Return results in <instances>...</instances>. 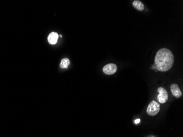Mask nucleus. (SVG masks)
Returning <instances> with one entry per match:
<instances>
[{
  "label": "nucleus",
  "mask_w": 183,
  "mask_h": 137,
  "mask_svg": "<svg viewBox=\"0 0 183 137\" xmlns=\"http://www.w3.org/2000/svg\"><path fill=\"white\" fill-rule=\"evenodd\" d=\"M140 122V119H137V120H136L135 121V123H136V124H138V123H139V122Z\"/></svg>",
  "instance_id": "1a4fd4ad"
},
{
  "label": "nucleus",
  "mask_w": 183,
  "mask_h": 137,
  "mask_svg": "<svg viewBox=\"0 0 183 137\" xmlns=\"http://www.w3.org/2000/svg\"><path fill=\"white\" fill-rule=\"evenodd\" d=\"M60 37H62V35H60Z\"/></svg>",
  "instance_id": "9d476101"
},
{
  "label": "nucleus",
  "mask_w": 183,
  "mask_h": 137,
  "mask_svg": "<svg viewBox=\"0 0 183 137\" xmlns=\"http://www.w3.org/2000/svg\"><path fill=\"white\" fill-rule=\"evenodd\" d=\"M70 60L68 58H64L61 60L60 64V66L62 68H68L69 65H70Z\"/></svg>",
  "instance_id": "6e6552de"
},
{
  "label": "nucleus",
  "mask_w": 183,
  "mask_h": 137,
  "mask_svg": "<svg viewBox=\"0 0 183 137\" xmlns=\"http://www.w3.org/2000/svg\"><path fill=\"white\" fill-rule=\"evenodd\" d=\"M174 62V55L169 49L165 48H162L156 53L155 66L158 71H167L172 68Z\"/></svg>",
  "instance_id": "f257e3e1"
},
{
  "label": "nucleus",
  "mask_w": 183,
  "mask_h": 137,
  "mask_svg": "<svg viewBox=\"0 0 183 137\" xmlns=\"http://www.w3.org/2000/svg\"><path fill=\"white\" fill-rule=\"evenodd\" d=\"M133 6L135 9L139 11H143L144 10V5L140 1L138 0H135L133 2Z\"/></svg>",
  "instance_id": "0eeeda50"
},
{
  "label": "nucleus",
  "mask_w": 183,
  "mask_h": 137,
  "mask_svg": "<svg viewBox=\"0 0 183 137\" xmlns=\"http://www.w3.org/2000/svg\"><path fill=\"white\" fill-rule=\"evenodd\" d=\"M157 90L159 93V95L157 96V99L158 101L162 104L165 103L168 98V94L167 90L162 87L158 88Z\"/></svg>",
  "instance_id": "7ed1b4c3"
},
{
  "label": "nucleus",
  "mask_w": 183,
  "mask_h": 137,
  "mask_svg": "<svg viewBox=\"0 0 183 137\" xmlns=\"http://www.w3.org/2000/svg\"><path fill=\"white\" fill-rule=\"evenodd\" d=\"M160 110V105L156 101H152L148 105L147 108V114L149 116H154L156 115Z\"/></svg>",
  "instance_id": "f03ea898"
},
{
  "label": "nucleus",
  "mask_w": 183,
  "mask_h": 137,
  "mask_svg": "<svg viewBox=\"0 0 183 137\" xmlns=\"http://www.w3.org/2000/svg\"><path fill=\"white\" fill-rule=\"evenodd\" d=\"M152 137V136H151V137Z\"/></svg>",
  "instance_id": "9b49d317"
},
{
  "label": "nucleus",
  "mask_w": 183,
  "mask_h": 137,
  "mask_svg": "<svg viewBox=\"0 0 183 137\" xmlns=\"http://www.w3.org/2000/svg\"><path fill=\"white\" fill-rule=\"evenodd\" d=\"M59 35L57 32H52L49 35L48 37V41L51 45H55L57 43L58 40Z\"/></svg>",
  "instance_id": "423d86ee"
},
{
  "label": "nucleus",
  "mask_w": 183,
  "mask_h": 137,
  "mask_svg": "<svg viewBox=\"0 0 183 137\" xmlns=\"http://www.w3.org/2000/svg\"><path fill=\"white\" fill-rule=\"evenodd\" d=\"M171 91L173 95L176 97L177 98H180L182 95V93L180 90L178 84H171Z\"/></svg>",
  "instance_id": "39448f33"
},
{
  "label": "nucleus",
  "mask_w": 183,
  "mask_h": 137,
  "mask_svg": "<svg viewBox=\"0 0 183 137\" xmlns=\"http://www.w3.org/2000/svg\"><path fill=\"white\" fill-rule=\"evenodd\" d=\"M117 70V66L116 64L113 63L108 64L104 66L102 71L104 74L111 75L115 74Z\"/></svg>",
  "instance_id": "20e7f679"
}]
</instances>
